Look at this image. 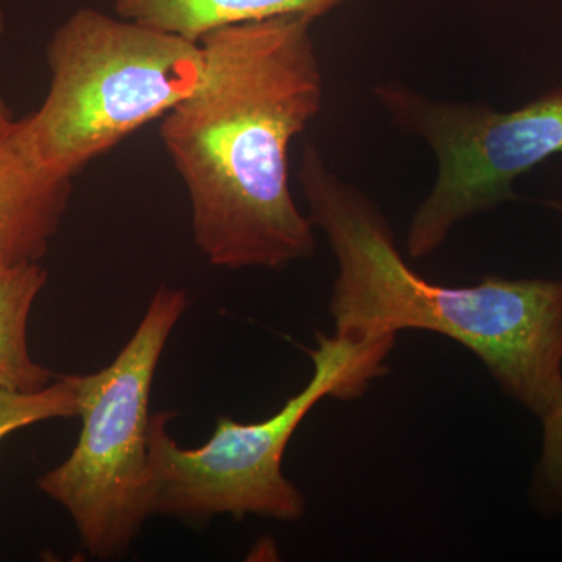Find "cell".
<instances>
[{
  "instance_id": "1",
  "label": "cell",
  "mask_w": 562,
  "mask_h": 562,
  "mask_svg": "<svg viewBox=\"0 0 562 562\" xmlns=\"http://www.w3.org/2000/svg\"><path fill=\"white\" fill-rule=\"evenodd\" d=\"M314 21L290 14L210 33L201 79L161 117L195 246L216 268L281 271L316 254L290 176L292 140L324 102Z\"/></svg>"
},
{
  "instance_id": "2",
  "label": "cell",
  "mask_w": 562,
  "mask_h": 562,
  "mask_svg": "<svg viewBox=\"0 0 562 562\" xmlns=\"http://www.w3.org/2000/svg\"><path fill=\"white\" fill-rule=\"evenodd\" d=\"M299 181L306 214L324 233L338 273L330 314L336 335L390 339L406 330L446 336L471 350L503 394L542 419L562 394V279L486 277L447 286L414 271L390 221L305 143Z\"/></svg>"
},
{
  "instance_id": "3",
  "label": "cell",
  "mask_w": 562,
  "mask_h": 562,
  "mask_svg": "<svg viewBox=\"0 0 562 562\" xmlns=\"http://www.w3.org/2000/svg\"><path fill=\"white\" fill-rule=\"evenodd\" d=\"M49 88L21 120L25 146L46 171L74 180L187 98L203 68L201 43L111 16L74 11L46 46Z\"/></svg>"
},
{
  "instance_id": "4",
  "label": "cell",
  "mask_w": 562,
  "mask_h": 562,
  "mask_svg": "<svg viewBox=\"0 0 562 562\" xmlns=\"http://www.w3.org/2000/svg\"><path fill=\"white\" fill-rule=\"evenodd\" d=\"M395 341L317 335L313 375L302 391L268 419L243 424L228 416L216 422L209 442L183 449L168 432L173 413L150 416L149 471L151 516L187 524L209 522L228 514L299 522L305 495L283 473L292 436L324 398L361 397L372 380L386 372Z\"/></svg>"
},
{
  "instance_id": "5",
  "label": "cell",
  "mask_w": 562,
  "mask_h": 562,
  "mask_svg": "<svg viewBox=\"0 0 562 562\" xmlns=\"http://www.w3.org/2000/svg\"><path fill=\"white\" fill-rule=\"evenodd\" d=\"M188 306L187 292L161 284L114 361L90 375H72L79 442L68 460L40 476L36 486L68 512L81 547L95 560L122 557L151 516V383Z\"/></svg>"
},
{
  "instance_id": "6",
  "label": "cell",
  "mask_w": 562,
  "mask_h": 562,
  "mask_svg": "<svg viewBox=\"0 0 562 562\" xmlns=\"http://www.w3.org/2000/svg\"><path fill=\"white\" fill-rule=\"evenodd\" d=\"M373 95L438 162L435 183L406 233L414 260L441 249L462 221L514 201V181L562 155V88L513 111L432 99L398 81L376 85Z\"/></svg>"
},
{
  "instance_id": "7",
  "label": "cell",
  "mask_w": 562,
  "mask_h": 562,
  "mask_svg": "<svg viewBox=\"0 0 562 562\" xmlns=\"http://www.w3.org/2000/svg\"><path fill=\"white\" fill-rule=\"evenodd\" d=\"M72 180L55 176L25 146L21 120L0 99V261H41L60 231Z\"/></svg>"
},
{
  "instance_id": "8",
  "label": "cell",
  "mask_w": 562,
  "mask_h": 562,
  "mask_svg": "<svg viewBox=\"0 0 562 562\" xmlns=\"http://www.w3.org/2000/svg\"><path fill=\"white\" fill-rule=\"evenodd\" d=\"M346 0H113L124 20L201 43L210 33L246 22L303 14L314 20Z\"/></svg>"
},
{
  "instance_id": "9",
  "label": "cell",
  "mask_w": 562,
  "mask_h": 562,
  "mask_svg": "<svg viewBox=\"0 0 562 562\" xmlns=\"http://www.w3.org/2000/svg\"><path fill=\"white\" fill-rule=\"evenodd\" d=\"M47 279L40 261H0V386L36 392L57 380L33 360L27 339L32 308Z\"/></svg>"
},
{
  "instance_id": "10",
  "label": "cell",
  "mask_w": 562,
  "mask_h": 562,
  "mask_svg": "<svg viewBox=\"0 0 562 562\" xmlns=\"http://www.w3.org/2000/svg\"><path fill=\"white\" fill-rule=\"evenodd\" d=\"M77 416L79 397L72 375H58L54 383L36 392L0 386V441L29 425Z\"/></svg>"
},
{
  "instance_id": "11",
  "label": "cell",
  "mask_w": 562,
  "mask_h": 562,
  "mask_svg": "<svg viewBox=\"0 0 562 562\" xmlns=\"http://www.w3.org/2000/svg\"><path fill=\"white\" fill-rule=\"evenodd\" d=\"M542 452L536 468V492L552 509H562V394L542 417Z\"/></svg>"
},
{
  "instance_id": "12",
  "label": "cell",
  "mask_w": 562,
  "mask_h": 562,
  "mask_svg": "<svg viewBox=\"0 0 562 562\" xmlns=\"http://www.w3.org/2000/svg\"><path fill=\"white\" fill-rule=\"evenodd\" d=\"M3 33H5V16H3V11L0 9V38H2Z\"/></svg>"
}]
</instances>
